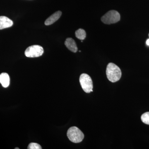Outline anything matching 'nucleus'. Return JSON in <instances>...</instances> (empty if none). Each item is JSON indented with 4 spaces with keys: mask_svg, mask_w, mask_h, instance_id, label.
<instances>
[{
    "mask_svg": "<svg viewBox=\"0 0 149 149\" xmlns=\"http://www.w3.org/2000/svg\"><path fill=\"white\" fill-rule=\"evenodd\" d=\"M106 74L110 81L115 83L120 80L122 74L120 68L117 65L110 63L107 66Z\"/></svg>",
    "mask_w": 149,
    "mask_h": 149,
    "instance_id": "1",
    "label": "nucleus"
},
{
    "mask_svg": "<svg viewBox=\"0 0 149 149\" xmlns=\"http://www.w3.org/2000/svg\"><path fill=\"white\" fill-rule=\"evenodd\" d=\"M67 136L70 141L76 143L82 142L84 138L83 132L79 128L75 126L70 127L68 129Z\"/></svg>",
    "mask_w": 149,
    "mask_h": 149,
    "instance_id": "2",
    "label": "nucleus"
},
{
    "mask_svg": "<svg viewBox=\"0 0 149 149\" xmlns=\"http://www.w3.org/2000/svg\"><path fill=\"white\" fill-rule=\"evenodd\" d=\"M120 20V14L114 10L109 11L101 18L102 21L104 24H114Z\"/></svg>",
    "mask_w": 149,
    "mask_h": 149,
    "instance_id": "3",
    "label": "nucleus"
},
{
    "mask_svg": "<svg viewBox=\"0 0 149 149\" xmlns=\"http://www.w3.org/2000/svg\"><path fill=\"white\" fill-rule=\"evenodd\" d=\"M79 80L81 87L84 92L87 93L93 92V81L88 74L85 73L81 74Z\"/></svg>",
    "mask_w": 149,
    "mask_h": 149,
    "instance_id": "4",
    "label": "nucleus"
},
{
    "mask_svg": "<svg viewBox=\"0 0 149 149\" xmlns=\"http://www.w3.org/2000/svg\"><path fill=\"white\" fill-rule=\"evenodd\" d=\"M44 49L40 45H35L28 47L24 52V54L27 57H38L44 53Z\"/></svg>",
    "mask_w": 149,
    "mask_h": 149,
    "instance_id": "5",
    "label": "nucleus"
},
{
    "mask_svg": "<svg viewBox=\"0 0 149 149\" xmlns=\"http://www.w3.org/2000/svg\"><path fill=\"white\" fill-rule=\"evenodd\" d=\"M13 24V22L8 17L4 16H0V29L11 27Z\"/></svg>",
    "mask_w": 149,
    "mask_h": 149,
    "instance_id": "6",
    "label": "nucleus"
},
{
    "mask_svg": "<svg viewBox=\"0 0 149 149\" xmlns=\"http://www.w3.org/2000/svg\"><path fill=\"white\" fill-rule=\"evenodd\" d=\"M61 15L62 12L61 11L56 12L46 19L45 21V24L46 25H49L53 24L57 20H58L61 16Z\"/></svg>",
    "mask_w": 149,
    "mask_h": 149,
    "instance_id": "7",
    "label": "nucleus"
},
{
    "mask_svg": "<svg viewBox=\"0 0 149 149\" xmlns=\"http://www.w3.org/2000/svg\"><path fill=\"white\" fill-rule=\"evenodd\" d=\"M65 45L70 51L72 52L76 53L77 51V45L75 41L71 38H68L65 42Z\"/></svg>",
    "mask_w": 149,
    "mask_h": 149,
    "instance_id": "8",
    "label": "nucleus"
},
{
    "mask_svg": "<svg viewBox=\"0 0 149 149\" xmlns=\"http://www.w3.org/2000/svg\"><path fill=\"white\" fill-rule=\"evenodd\" d=\"M10 81V79L8 73L3 72L0 74V83L4 88H6L8 87Z\"/></svg>",
    "mask_w": 149,
    "mask_h": 149,
    "instance_id": "9",
    "label": "nucleus"
},
{
    "mask_svg": "<svg viewBox=\"0 0 149 149\" xmlns=\"http://www.w3.org/2000/svg\"><path fill=\"white\" fill-rule=\"evenodd\" d=\"M75 35L77 39L83 40L85 39L86 36V32L83 29H79L76 30Z\"/></svg>",
    "mask_w": 149,
    "mask_h": 149,
    "instance_id": "10",
    "label": "nucleus"
},
{
    "mask_svg": "<svg viewBox=\"0 0 149 149\" xmlns=\"http://www.w3.org/2000/svg\"><path fill=\"white\" fill-rule=\"evenodd\" d=\"M141 119L143 123L149 125V112L145 113L141 116Z\"/></svg>",
    "mask_w": 149,
    "mask_h": 149,
    "instance_id": "11",
    "label": "nucleus"
},
{
    "mask_svg": "<svg viewBox=\"0 0 149 149\" xmlns=\"http://www.w3.org/2000/svg\"><path fill=\"white\" fill-rule=\"evenodd\" d=\"M28 149H42V148L40 144L37 143H30L27 147Z\"/></svg>",
    "mask_w": 149,
    "mask_h": 149,
    "instance_id": "12",
    "label": "nucleus"
},
{
    "mask_svg": "<svg viewBox=\"0 0 149 149\" xmlns=\"http://www.w3.org/2000/svg\"><path fill=\"white\" fill-rule=\"evenodd\" d=\"M146 44L148 45L149 46V39H148L146 41Z\"/></svg>",
    "mask_w": 149,
    "mask_h": 149,
    "instance_id": "13",
    "label": "nucleus"
},
{
    "mask_svg": "<svg viewBox=\"0 0 149 149\" xmlns=\"http://www.w3.org/2000/svg\"><path fill=\"white\" fill-rule=\"evenodd\" d=\"M15 149H19V148H15Z\"/></svg>",
    "mask_w": 149,
    "mask_h": 149,
    "instance_id": "14",
    "label": "nucleus"
},
{
    "mask_svg": "<svg viewBox=\"0 0 149 149\" xmlns=\"http://www.w3.org/2000/svg\"></svg>",
    "mask_w": 149,
    "mask_h": 149,
    "instance_id": "15",
    "label": "nucleus"
}]
</instances>
